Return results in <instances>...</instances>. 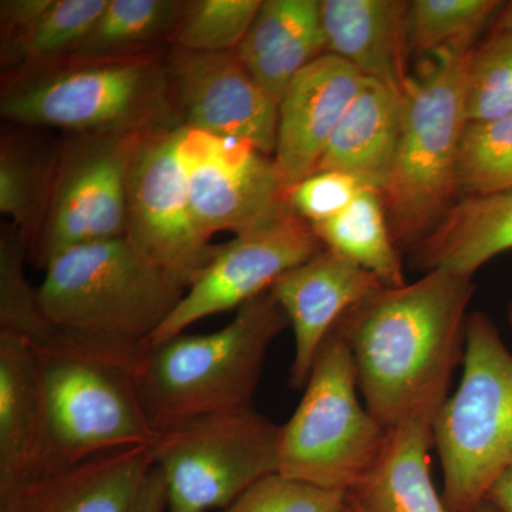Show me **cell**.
<instances>
[{"instance_id": "8992f818", "label": "cell", "mask_w": 512, "mask_h": 512, "mask_svg": "<svg viewBox=\"0 0 512 512\" xmlns=\"http://www.w3.org/2000/svg\"><path fill=\"white\" fill-rule=\"evenodd\" d=\"M35 352L40 424L26 483L99 454L156 443L160 433L144 412L136 373L76 353Z\"/></svg>"}, {"instance_id": "2e32d148", "label": "cell", "mask_w": 512, "mask_h": 512, "mask_svg": "<svg viewBox=\"0 0 512 512\" xmlns=\"http://www.w3.org/2000/svg\"><path fill=\"white\" fill-rule=\"evenodd\" d=\"M383 288L387 286L375 275L328 249L275 282L269 292L284 309L295 333V357L289 373L293 389H305L319 348L340 316Z\"/></svg>"}, {"instance_id": "9c48e42d", "label": "cell", "mask_w": 512, "mask_h": 512, "mask_svg": "<svg viewBox=\"0 0 512 512\" xmlns=\"http://www.w3.org/2000/svg\"><path fill=\"white\" fill-rule=\"evenodd\" d=\"M281 429L248 407L161 431L151 450L168 512L225 510L252 485L278 474Z\"/></svg>"}, {"instance_id": "484cf974", "label": "cell", "mask_w": 512, "mask_h": 512, "mask_svg": "<svg viewBox=\"0 0 512 512\" xmlns=\"http://www.w3.org/2000/svg\"><path fill=\"white\" fill-rule=\"evenodd\" d=\"M57 153L20 136L2 138L0 147V211L13 220L20 237L32 247L55 183Z\"/></svg>"}, {"instance_id": "6da1fadb", "label": "cell", "mask_w": 512, "mask_h": 512, "mask_svg": "<svg viewBox=\"0 0 512 512\" xmlns=\"http://www.w3.org/2000/svg\"><path fill=\"white\" fill-rule=\"evenodd\" d=\"M474 293L471 276L437 269L340 316L333 329L352 352L365 406L387 429L436 420L466 356Z\"/></svg>"}, {"instance_id": "8d00e7d4", "label": "cell", "mask_w": 512, "mask_h": 512, "mask_svg": "<svg viewBox=\"0 0 512 512\" xmlns=\"http://www.w3.org/2000/svg\"><path fill=\"white\" fill-rule=\"evenodd\" d=\"M495 18L494 30H512V0L503 3Z\"/></svg>"}, {"instance_id": "e0dca14e", "label": "cell", "mask_w": 512, "mask_h": 512, "mask_svg": "<svg viewBox=\"0 0 512 512\" xmlns=\"http://www.w3.org/2000/svg\"><path fill=\"white\" fill-rule=\"evenodd\" d=\"M153 467L151 446L109 451L29 481L0 501V512H134Z\"/></svg>"}, {"instance_id": "4dcf8cb0", "label": "cell", "mask_w": 512, "mask_h": 512, "mask_svg": "<svg viewBox=\"0 0 512 512\" xmlns=\"http://www.w3.org/2000/svg\"><path fill=\"white\" fill-rule=\"evenodd\" d=\"M466 121H490L512 114V30H493L468 63Z\"/></svg>"}, {"instance_id": "44dd1931", "label": "cell", "mask_w": 512, "mask_h": 512, "mask_svg": "<svg viewBox=\"0 0 512 512\" xmlns=\"http://www.w3.org/2000/svg\"><path fill=\"white\" fill-rule=\"evenodd\" d=\"M512 249V190L460 198L437 227L410 249L413 266L471 276Z\"/></svg>"}, {"instance_id": "52a82bcc", "label": "cell", "mask_w": 512, "mask_h": 512, "mask_svg": "<svg viewBox=\"0 0 512 512\" xmlns=\"http://www.w3.org/2000/svg\"><path fill=\"white\" fill-rule=\"evenodd\" d=\"M448 512H474L512 466V353L490 316H468L463 377L434 420Z\"/></svg>"}, {"instance_id": "30bf717a", "label": "cell", "mask_w": 512, "mask_h": 512, "mask_svg": "<svg viewBox=\"0 0 512 512\" xmlns=\"http://www.w3.org/2000/svg\"><path fill=\"white\" fill-rule=\"evenodd\" d=\"M148 134H76L57 153L52 197L28 251L37 268L67 249L126 237L128 177Z\"/></svg>"}, {"instance_id": "7c38bea8", "label": "cell", "mask_w": 512, "mask_h": 512, "mask_svg": "<svg viewBox=\"0 0 512 512\" xmlns=\"http://www.w3.org/2000/svg\"><path fill=\"white\" fill-rule=\"evenodd\" d=\"M180 160L192 214L205 237L249 234L293 212L275 158L251 144L183 127Z\"/></svg>"}, {"instance_id": "60d3db41", "label": "cell", "mask_w": 512, "mask_h": 512, "mask_svg": "<svg viewBox=\"0 0 512 512\" xmlns=\"http://www.w3.org/2000/svg\"><path fill=\"white\" fill-rule=\"evenodd\" d=\"M343 512H349L348 510H346V507H345V510H343Z\"/></svg>"}, {"instance_id": "f1b7e54d", "label": "cell", "mask_w": 512, "mask_h": 512, "mask_svg": "<svg viewBox=\"0 0 512 512\" xmlns=\"http://www.w3.org/2000/svg\"><path fill=\"white\" fill-rule=\"evenodd\" d=\"M498 0H414L409 10L410 49L434 55L446 49H474L473 43L497 16Z\"/></svg>"}, {"instance_id": "277c9868", "label": "cell", "mask_w": 512, "mask_h": 512, "mask_svg": "<svg viewBox=\"0 0 512 512\" xmlns=\"http://www.w3.org/2000/svg\"><path fill=\"white\" fill-rule=\"evenodd\" d=\"M474 49L430 55L404 94L402 130L382 197L397 248L410 251L460 200L457 161Z\"/></svg>"}, {"instance_id": "4fadbf2b", "label": "cell", "mask_w": 512, "mask_h": 512, "mask_svg": "<svg viewBox=\"0 0 512 512\" xmlns=\"http://www.w3.org/2000/svg\"><path fill=\"white\" fill-rule=\"evenodd\" d=\"M325 251L312 225L295 212L269 227L238 235L220 245L210 265L192 282L184 298L154 333L148 349L184 333L192 323L239 309L271 291L296 266Z\"/></svg>"}, {"instance_id": "e575fe53", "label": "cell", "mask_w": 512, "mask_h": 512, "mask_svg": "<svg viewBox=\"0 0 512 512\" xmlns=\"http://www.w3.org/2000/svg\"><path fill=\"white\" fill-rule=\"evenodd\" d=\"M165 510H167V493H165L164 480L158 468L153 467L144 481L134 512H165Z\"/></svg>"}, {"instance_id": "83f0119b", "label": "cell", "mask_w": 512, "mask_h": 512, "mask_svg": "<svg viewBox=\"0 0 512 512\" xmlns=\"http://www.w3.org/2000/svg\"><path fill=\"white\" fill-rule=\"evenodd\" d=\"M460 198L512 190V114L466 123L457 161Z\"/></svg>"}, {"instance_id": "603a6c76", "label": "cell", "mask_w": 512, "mask_h": 512, "mask_svg": "<svg viewBox=\"0 0 512 512\" xmlns=\"http://www.w3.org/2000/svg\"><path fill=\"white\" fill-rule=\"evenodd\" d=\"M40 424V384L35 349L0 330V501L28 481Z\"/></svg>"}, {"instance_id": "7a4b0ae2", "label": "cell", "mask_w": 512, "mask_h": 512, "mask_svg": "<svg viewBox=\"0 0 512 512\" xmlns=\"http://www.w3.org/2000/svg\"><path fill=\"white\" fill-rule=\"evenodd\" d=\"M289 319L271 292L238 309L208 335H175L148 349L136 387L151 426L161 433L208 414L252 407L266 355Z\"/></svg>"}, {"instance_id": "5b68a950", "label": "cell", "mask_w": 512, "mask_h": 512, "mask_svg": "<svg viewBox=\"0 0 512 512\" xmlns=\"http://www.w3.org/2000/svg\"><path fill=\"white\" fill-rule=\"evenodd\" d=\"M185 292L120 237L55 256L37 299L46 318L60 328L148 350Z\"/></svg>"}, {"instance_id": "8fae6325", "label": "cell", "mask_w": 512, "mask_h": 512, "mask_svg": "<svg viewBox=\"0 0 512 512\" xmlns=\"http://www.w3.org/2000/svg\"><path fill=\"white\" fill-rule=\"evenodd\" d=\"M183 126L148 134L138 148L127 190L126 238L147 262L190 288L220 245L211 244L192 214L180 140Z\"/></svg>"}, {"instance_id": "7402d4cb", "label": "cell", "mask_w": 512, "mask_h": 512, "mask_svg": "<svg viewBox=\"0 0 512 512\" xmlns=\"http://www.w3.org/2000/svg\"><path fill=\"white\" fill-rule=\"evenodd\" d=\"M434 421L389 430L386 447L365 480L348 493L362 512H448L430 473Z\"/></svg>"}, {"instance_id": "1f68e13d", "label": "cell", "mask_w": 512, "mask_h": 512, "mask_svg": "<svg viewBox=\"0 0 512 512\" xmlns=\"http://www.w3.org/2000/svg\"><path fill=\"white\" fill-rule=\"evenodd\" d=\"M346 495L274 474L252 485L222 512H343Z\"/></svg>"}, {"instance_id": "3957f363", "label": "cell", "mask_w": 512, "mask_h": 512, "mask_svg": "<svg viewBox=\"0 0 512 512\" xmlns=\"http://www.w3.org/2000/svg\"><path fill=\"white\" fill-rule=\"evenodd\" d=\"M2 119L76 134L153 133L180 126L167 55L74 60L3 77Z\"/></svg>"}, {"instance_id": "ba28073f", "label": "cell", "mask_w": 512, "mask_h": 512, "mask_svg": "<svg viewBox=\"0 0 512 512\" xmlns=\"http://www.w3.org/2000/svg\"><path fill=\"white\" fill-rule=\"evenodd\" d=\"M357 389L352 352L332 329L298 409L282 426L278 474L345 493L365 480L382 457L390 429L360 403Z\"/></svg>"}, {"instance_id": "5bb4252c", "label": "cell", "mask_w": 512, "mask_h": 512, "mask_svg": "<svg viewBox=\"0 0 512 512\" xmlns=\"http://www.w3.org/2000/svg\"><path fill=\"white\" fill-rule=\"evenodd\" d=\"M167 66L180 126L242 141L275 156L278 104L259 86L235 50L204 53L173 47Z\"/></svg>"}, {"instance_id": "d6986e66", "label": "cell", "mask_w": 512, "mask_h": 512, "mask_svg": "<svg viewBox=\"0 0 512 512\" xmlns=\"http://www.w3.org/2000/svg\"><path fill=\"white\" fill-rule=\"evenodd\" d=\"M248 72L279 104L292 80L328 53L318 0H262L237 47Z\"/></svg>"}, {"instance_id": "9a60e30c", "label": "cell", "mask_w": 512, "mask_h": 512, "mask_svg": "<svg viewBox=\"0 0 512 512\" xmlns=\"http://www.w3.org/2000/svg\"><path fill=\"white\" fill-rule=\"evenodd\" d=\"M366 79L326 53L303 69L278 104L275 163L286 190L316 173L336 127Z\"/></svg>"}, {"instance_id": "f546056e", "label": "cell", "mask_w": 512, "mask_h": 512, "mask_svg": "<svg viewBox=\"0 0 512 512\" xmlns=\"http://www.w3.org/2000/svg\"><path fill=\"white\" fill-rule=\"evenodd\" d=\"M262 0H190L174 37V47L191 52H234L261 8Z\"/></svg>"}, {"instance_id": "d4e9b609", "label": "cell", "mask_w": 512, "mask_h": 512, "mask_svg": "<svg viewBox=\"0 0 512 512\" xmlns=\"http://www.w3.org/2000/svg\"><path fill=\"white\" fill-rule=\"evenodd\" d=\"M312 228L325 249L375 275L387 288L407 284L380 192L363 191L345 211Z\"/></svg>"}, {"instance_id": "ab89813d", "label": "cell", "mask_w": 512, "mask_h": 512, "mask_svg": "<svg viewBox=\"0 0 512 512\" xmlns=\"http://www.w3.org/2000/svg\"><path fill=\"white\" fill-rule=\"evenodd\" d=\"M507 319H508V322H510V325H511V328H512V301L510 302V305H508Z\"/></svg>"}, {"instance_id": "d6a6232c", "label": "cell", "mask_w": 512, "mask_h": 512, "mask_svg": "<svg viewBox=\"0 0 512 512\" xmlns=\"http://www.w3.org/2000/svg\"><path fill=\"white\" fill-rule=\"evenodd\" d=\"M365 190L369 188L352 175L316 171L289 191V205L308 224H322L345 211Z\"/></svg>"}, {"instance_id": "74e56055", "label": "cell", "mask_w": 512, "mask_h": 512, "mask_svg": "<svg viewBox=\"0 0 512 512\" xmlns=\"http://www.w3.org/2000/svg\"><path fill=\"white\" fill-rule=\"evenodd\" d=\"M474 512H498V511L495 510L493 505H491L490 503H487V501H484V503L481 504L480 507H478L477 510Z\"/></svg>"}, {"instance_id": "ffe728a7", "label": "cell", "mask_w": 512, "mask_h": 512, "mask_svg": "<svg viewBox=\"0 0 512 512\" xmlns=\"http://www.w3.org/2000/svg\"><path fill=\"white\" fill-rule=\"evenodd\" d=\"M403 96L366 79L346 110L316 171L352 175L383 194L396 157L403 121Z\"/></svg>"}, {"instance_id": "836d02e7", "label": "cell", "mask_w": 512, "mask_h": 512, "mask_svg": "<svg viewBox=\"0 0 512 512\" xmlns=\"http://www.w3.org/2000/svg\"><path fill=\"white\" fill-rule=\"evenodd\" d=\"M52 0H2L0 2V39H12L30 25L43 12Z\"/></svg>"}, {"instance_id": "cb8c5ba5", "label": "cell", "mask_w": 512, "mask_h": 512, "mask_svg": "<svg viewBox=\"0 0 512 512\" xmlns=\"http://www.w3.org/2000/svg\"><path fill=\"white\" fill-rule=\"evenodd\" d=\"M183 9L180 0H109L89 35L67 59L168 55Z\"/></svg>"}, {"instance_id": "d590c367", "label": "cell", "mask_w": 512, "mask_h": 512, "mask_svg": "<svg viewBox=\"0 0 512 512\" xmlns=\"http://www.w3.org/2000/svg\"><path fill=\"white\" fill-rule=\"evenodd\" d=\"M485 501L498 512H512V466L491 485Z\"/></svg>"}, {"instance_id": "4316f807", "label": "cell", "mask_w": 512, "mask_h": 512, "mask_svg": "<svg viewBox=\"0 0 512 512\" xmlns=\"http://www.w3.org/2000/svg\"><path fill=\"white\" fill-rule=\"evenodd\" d=\"M109 0H52L22 33L2 42L3 76L30 72L72 56Z\"/></svg>"}, {"instance_id": "f35d334b", "label": "cell", "mask_w": 512, "mask_h": 512, "mask_svg": "<svg viewBox=\"0 0 512 512\" xmlns=\"http://www.w3.org/2000/svg\"><path fill=\"white\" fill-rule=\"evenodd\" d=\"M346 510L349 512H362L359 510V508L356 507L355 504L350 503L348 500V495H346Z\"/></svg>"}, {"instance_id": "ac0fdd59", "label": "cell", "mask_w": 512, "mask_h": 512, "mask_svg": "<svg viewBox=\"0 0 512 512\" xmlns=\"http://www.w3.org/2000/svg\"><path fill=\"white\" fill-rule=\"evenodd\" d=\"M410 2L404 0H322L320 19L328 53L404 97Z\"/></svg>"}]
</instances>
